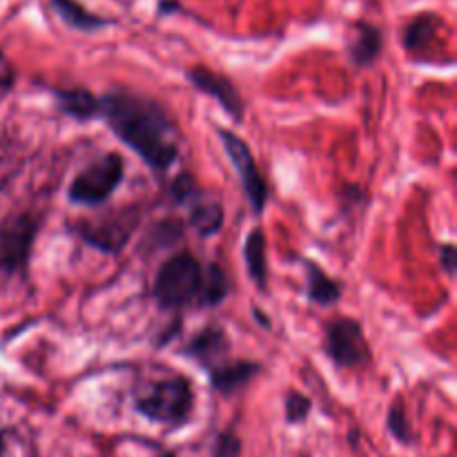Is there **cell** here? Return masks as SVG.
I'll list each match as a JSON object with an SVG mask.
<instances>
[{
  "instance_id": "obj_1",
  "label": "cell",
  "mask_w": 457,
  "mask_h": 457,
  "mask_svg": "<svg viewBox=\"0 0 457 457\" xmlns=\"http://www.w3.org/2000/svg\"><path fill=\"white\" fill-rule=\"evenodd\" d=\"M98 116L152 172H168L177 163L179 128L159 101L129 89H112L98 98Z\"/></svg>"
},
{
  "instance_id": "obj_2",
  "label": "cell",
  "mask_w": 457,
  "mask_h": 457,
  "mask_svg": "<svg viewBox=\"0 0 457 457\" xmlns=\"http://www.w3.org/2000/svg\"><path fill=\"white\" fill-rule=\"evenodd\" d=\"M134 409L154 424L183 427L195 411V388L186 375L154 379L134 393Z\"/></svg>"
},
{
  "instance_id": "obj_3",
  "label": "cell",
  "mask_w": 457,
  "mask_h": 457,
  "mask_svg": "<svg viewBox=\"0 0 457 457\" xmlns=\"http://www.w3.org/2000/svg\"><path fill=\"white\" fill-rule=\"evenodd\" d=\"M204 279V263L192 253L172 254L161 263L152 284V297L161 311H181L195 306Z\"/></svg>"
},
{
  "instance_id": "obj_4",
  "label": "cell",
  "mask_w": 457,
  "mask_h": 457,
  "mask_svg": "<svg viewBox=\"0 0 457 457\" xmlns=\"http://www.w3.org/2000/svg\"><path fill=\"white\" fill-rule=\"evenodd\" d=\"M125 177V161L119 152H107L105 156L80 170L67 187L70 204L80 208H98L105 204Z\"/></svg>"
},
{
  "instance_id": "obj_5",
  "label": "cell",
  "mask_w": 457,
  "mask_h": 457,
  "mask_svg": "<svg viewBox=\"0 0 457 457\" xmlns=\"http://www.w3.org/2000/svg\"><path fill=\"white\" fill-rule=\"evenodd\" d=\"M324 353L337 369H361L370 361V344L360 321L337 317L324 328Z\"/></svg>"
},
{
  "instance_id": "obj_6",
  "label": "cell",
  "mask_w": 457,
  "mask_h": 457,
  "mask_svg": "<svg viewBox=\"0 0 457 457\" xmlns=\"http://www.w3.org/2000/svg\"><path fill=\"white\" fill-rule=\"evenodd\" d=\"M217 134L219 138H221V145L223 150H226L228 159H230L232 168H235L237 177H239L241 190H244L250 208H253L254 214H262L268 204V183L266 179H263L262 170L257 168L253 150H250L248 143H245L239 134L232 132V129L217 128Z\"/></svg>"
},
{
  "instance_id": "obj_7",
  "label": "cell",
  "mask_w": 457,
  "mask_h": 457,
  "mask_svg": "<svg viewBox=\"0 0 457 457\" xmlns=\"http://www.w3.org/2000/svg\"><path fill=\"white\" fill-rule=\"evenodd\" d=\"M138 221H141V212L138 208H125L114 214L96 219V221H80L71 228L74 235H79L92 248L101 250V253L116 254L125 248L129 239H132L134 230H137Z\"/></svg>"
},
{
  "instance_id": "obj_8",
  "label": "cell",
  "mask_w": 457,
  "mask_h": 457,
  "mask_svg": "<svg viewBox=\"0 0 457 457\" xmlns=\"http://www.w3.org/2000/svg\"><path fill=\"white\" fill-rule=\"evenodd\" d=\"M38 217L29 212L0 221V270L18 272L29 263L31 248L38 235Z\"/></svg>"
},
{
  "instance_id": "obj_9",
  "label": "cell",
  "mask_w": 457,
  "mask_h": 457,
  "mask_svg": "<svg viewBox=\"0 0 457 457\" xmlns=\"http://www.w3.org/2000/svg\"><path fill=\"white\" fill-rule=\"evenodd\" d=\"M186 80L196 89V92L214 98V101L223 107V112L232 116V120H244V114H245L244 96H241L237 85L232 83L228 76L219 74V71L210 70V67L205 65H196L186 71Z\"/></svg>"
},
{
  "instance_id": "obj_10",
  "label": "cell",
  "mask_w": 457,
  "mask_h": 457,
  "mask_svg": "<svg viewBox=\"0 0 457 457\" xmlns=\"http://www.w3.org/2000/svg\"><path fill=\"white\" fill-rule=\"evenodd\" d=\"M228 353H230V337H228L226 330L221 326H204L199 333H195V337L187 342V346L183 348V355L190 357V360L199 361L205 370L217 366L219 361L228 360Z\"/></svg>"
},
{
  "instance_id": "obj_11",
  "label": "cell",
  "mask_w": 457,
  "mask_h": 457,
  "mask_svg": "<svg viewBox=\"0 0 457 457\" xmlns=\"http://www.w3.org/2000/svg\"><path fill=\"white\" fill-rule=\"evenodd\" d=\"M262 370L263 366L253 360H223L205 373H208L214 391L221 393V395H235L241 388L248 386Z\"/></svg>"
},
{
  "instance_id": "obj_12",
  "label": "cell",
  "mask_w": 457,
  "mask_h": 457,
  "mask_svg": "<svg viewBox=\"0 0 457 457\" xmlns=\"http://www.w3.org/2000/svg\"><path fill=\"white\" fill-rule=\"evenodd\" d=\"M384 52V34L373 22H355L348 43V61L355 67H370Z\"/></svg>"
},
{
  "instance_id": "obj_13",
  "label": "cell",
  "mask_w": 457,
  "mask_h": 457,
  "mask_svg": "<svg viewBox=\"0 0 457 457\" xmlns=\"http://www.w3.org/2000/svg\"><path fill=\"white\" fill-rule=\"evenodd\" d=\"M442 18L433 12H422L418 16L411 18L406 22L404 31H402V45L409 54L413 56H422L428 49L433 47V43L437 40V34H440Z\"/></svg>"
},
{
  "instance_id": "obj_14",
  "label": "cell",
  "mask_w": 457,
  "mask_h": 457,
  "mask_svg": "<svg viewBox=\"0 0 457 457\" xmlns=\"http://www.w3.org/2000/svg\"><path fill=\"white\" fill-rule=\"evenodd\" d=\"M54 105L79 123L98 119V96L85 87H54Z\"/></svg>"
},
{
  "instance_id": "obj_15",
  "label": "cell",
  "mask_w": 457,
  "mask_h": 457,
  "mask_svg": "<svg viewBox=\"0 0 457 457\" xmlns=\"http://www.w3.org/2000/svg\"><path fill=\"white\" fill-rule=\"evenodd\" d=\"M244 262L248 277L262 293L268 290V239L263 228H253L244 239Z\"/></svg>"
},
{
  "instance_id": "obj_16",
  "label": "cell",
  "mask_w": 457,
  "mask_h": 457,
  "mask_svg": "<svg viewBox=\"0 0 457 457\" xmlns=\"http://www.w3.org/2000/svg\"><path fill=\"white\" fill-rule=\"evenodd\" d=\"M303 270H306V297L317 306H333L342 299L344 286L330 275H326L324 268L312 259H302Z\"/></svg>"
},
{
  "instance_id": "obj_17",
  "label": "cell",
  "mask_w": 457,
  "mask_h": 457,
  "mask_svg": "<svg viewBox=\"0 0 457 457\" xmlns=\"http://www.w3.org/2000/svg\"><path fill=\"white\" fill-rule=\"evenodd\" d=\"M187 208H190L187 223H190V228L196 235L204 237V239L219 235V230H221L223 226V219H226L219 201L210 199V196H205L204 190H201L199 195L187 204Z\"/></svg>"
},
{
  "instance_id": "obj_18",
  "label": "cell",
  "mask_w": 457,
  "mask_h": 457,
  "mask_svg": "<svg viewBox=\"0 0 457 457\" xmlns=\"http://www.w3.org/2000/svg\"><path fill=\"white\" fill-rule=\"evenodd\" d=\"M52 9L56 12V16L65 22L70 29L83 31V34H92V31L105 29L112 25V21L98 16V13L89 12L83 3L79 0H49Z\"/></svg>"
},
{
  "instance_id": "obj_19",
  "label": "cell",
  "mask_w": 457,
  "mask_h": 457,
  "mask_svg": "<svg viewBox=\"0 0 457 457\" xmlns=\"http://www.w3.org/2000/svg\"><path fill=\"white\" fill-rule=\"evenodd\" d=\"M230 293V281H228L226 270L219 263H208L204 266V279H201L199 297H196V308H217L226 302Z\"/></svg>"
},
{
  "instance_id": "obj_20",
  "label": "cell",
  "mask_w": 457,
  "mask_h": 457,
  "mask_svg": "<svg viewBox=\"0 0 457 457\" xmlns=\"http://www.w3.org/2000/svg\"><path fill=\"white\" fill-rule=\"evenodd\" d=\"M386 428L388 433L393 436V440L400 442V445L409 446L415 442V431H413V424H411L409 415H406V406L402 404L400 400H395L391 404L386 413Z\"/></svg>"
},
{
  "instance_id": "obj_21",
  "label": "cell",
  "mask_w": 457,
  "mask_h": 457,
  "mask_svg": "<svg viewBox=\"0 0 457 457\" xmlns=\"http://www.w3.org/2000/svg\"><path fill=\"white\" fill-rule=\"evenodd\" d=\"M284 411H286V422L293 424V427L295 424H303L312 411L311 397H306L303 393L290 391L288 395H286Z\"/></svg>"
},
{
  "instance_id": "obj_22",
  "label": "cell",
  "mask_w": 457,
  "mask_h": 457,
  "mask_svg": "<svg viewBox=\"0 0 457 457\" xmlns=\"http://www.w3.org/2000/svg\"><path fill=\"white\" fill-rule=\"evenodd\" d=\"M201 192V187L196 186V179L190 172H181L172 183H170V196L174 199V204L187 205L196 195Z\"/></svg>"
},
{
  "instance_id": "obj_23",
  "label": "cell",
  "mask_w": 457,
  "mask_h": 457,
  "mask_svg": "<svg viewBox=\"0 0 457 457\" xmlns=\"http://www.w3.org/2000/svg\"><path fill=\"white\" fill-rule=\"evenodd\" d=\"M241 451H244L241 437L235 436L232 431H223L219 433L217 442H214L212 457H241Z\"/></svg>"
},
{
  "instance_id": "obj_24",
  "label": "cell",
  "mask_w": 457,
  "mask_h": 457,
  "mask_svg": "<svg viewBox=\"0 0 457 457\" xmlns=\"http://www.w3.org/2000/svg\"><path fill=\"white\" fill-rule=\"evenodd\" d=\"M152 237H154L156 245H172L174 241H179L183 237V223L177 221V219H172V221L168 219V221L156 223Z\"/></svg>"
},
{
  "instance_id": "obj_25",
  "label": "cell",
  "mask_w": 457,
  "mask_h": 457,
  "mask_svg": "<svg viewBox=\"0 0 457 457\" xmlns=\"http://www.w3.org/2000/svg\"><path fill=\"white\" fill-rule=\"evenodd\" d=\"M437 254H440V268L446 272L449 277L455 275V268H457V248L451 241L446 244H440L437 248Z\"/></svg>"
},
{
  "instance_id": "obj_26",
  "label": "cell",
  "mask_w": 457,
  "mask_h": 457,
  "mask_svg": "<svg viewBox=\"0 0 457 457\" xmlns=\"http://www.w3.org/2000/svg\"><path fill=\"white\" fill-rule=\"evenodd\" d=\"M13 83H16V70L12 61L0 52V89H12Z\"/></svg>"
},
{
  "instance_id": "obj_27",
  "label": "cell",
  "mask_w": 457,
  "mask_h": 457,
  "mask_svg": "<svg viewBox=\"0 0 457 457\" xmlns=\"http://www.w3.org/2000/svg\"><path fill=\"white\" fill-rule=\"evenodd\" d=\"M159 16H170V13L174 12H181V7H179V0H159Z\"/></svg>"
},
{
  "instance_id": "obj_28",
  "label": "cell",
  "mask_w": 457,
  "mask_h": 457,
  "mask_svg": "<svg viewBox=\"0 0 457 457\" xmlns=\"http://www.w3.org/2000/svg\"><path fill=\"white\" fill-rule=\"evenodd\" d=\"M254 312V320H257V324H263V328H270V321L266 320V312H262L259 308H253Z\"/></svg>"
},
{
  "instance_id": "obj_29",
  "label": "cell",
  "mask_w": 457,
  "mask_h": 457,
  "mask_svg": "<svg viewBox=\"0 0 457 457\" xmlns=\"http://www.w3.org/2000/svg\"><path fill=\"white\" fill-rule=\"evenodd\" d=\"M348 445H353V449H357V445H360V431L357 428L348 433Z\"/></svg>"
},
{
  "instance_id": "obj_30",
  "label": "cell",
  "mask_w": 457,
  "mask_h": 457,
  "mask_svg": "<svg viewBox=\"0 0 457 457\" xmlns=\"http://www.w3.org/2000/svg\"><path fill=\"white\" fill-rule=\"evenodd\" d=\"M0 457H4V433L0 431Z\"/></svg>"
},
{
  "instance_id": "obj_31",
  "label": "cell",
  "mask_w": 457,
  "mask_h": 457,
  "mask_svg": "<svg viewBox=\"0 0 457 457\" xmlns=\"http://www.w3.org/2000/svg\"><path fill=\"white\" fill-rule=\"evenodd\" d=\"M159 457H177V455H174V453H161Z\"/></svg>"
}]
</instances>
